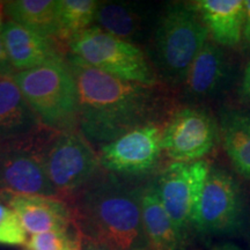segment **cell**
<instances>
[{"label": "cell", "mask_w": 250, "mask_h": 250, "mask_svg": "<svg viewBox=\"0 0 250 250\" xmlns=\"http://www.w3.org/2000/svg\"><path fill=\"white\" fill-rule=\"evenodd\" d=\"M79 95V130L99 149L129 131L159 124L155 86L116 78L68 57Z\"/></svg>", "instance_id": "1"}, {"label": "cell", "mask_w": 250, "mask_h": 250, "mask_svg": "<svg viewBox=\"0 0 250 250\" xmlns=\"http://www.w3.org/2000/svg\"><path fill=\"white\" fill-rule=\"evenodd\" d=\"M143 187L108 171L98 174L68 203L74 227L83 237L118 250L149 247L143 226Z\"/></svg>", "instance_id": "2"}, {"label": "cell", "mask_w": 250, "mask_h": 250, "mask_svg": "<svg viewBox=\"0 0 250 250\" xmlns=\"http://www.w3.org/2000/svg\"><path fill=\"white\" fill-rule=\"evenodd\" d=\"M210 40L192 2H169L152 33V62L156 73L171 85H182L193 59Z\"/></svg>", "instance_id": "3"}, {"label": "cell", "mask_w": 250, "mask_h": 250, "mask_svg": "<svg viewBox=\"0 0 250 250\" xmlns=\"http://www.w3.org/2000/svg\"><path fill=\"white\" fill-rule=\"evenodd\" d=\"M13 77L44 129L57 133L79 129V95L68 59L15 72Z\"/></svg>", "instance_id": "4"}, {"label": "cell", "mask_w": 250, "mask_h": 250, "mask_svg": "<svg viewBox=\"0 0 250 250\" xmlns=\"http://www.w3.org/2000/svg\"><path fill=\"white\" fill-rule=\"evenodd\" d=\"M70 56L120 79L156 86L158 73L139 45L92 27L68 42Z\"/></svg>", "instance_id": "5"}, {"label": "cell", "mask_w": 250, "mask_h": 250, "mask_svg": "<svg viewBox=\"0 0 250 250\" xmlns=\"http://www.w3.org/2000/svg\"><path fill=\"white\" fill-rule=\"evenodd\" d=\"M45 169L59 198H72L101 168L99 154L80 130L54 132L46 143Z\"/></svg>", "instance_id": "6"}, {"label": "cell", "mask_w": 250, "mask_h": 250, "mask_svg": "<svg viewBox=\"0 0 250 250\" xmlns=\"http://www.w3.org/2000/svg\"><path fill=\"white\" fill-rule=\"evenodd\" d=\"M0 144V196L39 195L59 197L45 169L44 153L51 136Z\"/></svg>", "instance_id": "7"}, {"label": "cell", "mask_w": 250, "mask_h": 250, "mask_svg": "<svg viewBox=\"0 0 250 250\" xmlns=\"http://www.w3.org/2000/svg\"><path fill=\"white\" fill-rule=\"evenodd\" d=\"M245 220L241 187L232 174L212 167L203 187L192 219V229L201 235L233 234Z\"/></svg>", "instance_id": "8"}, {"label": "cell", "mask_w": 250, "mask_h": 250, "mask_svg": "<svg viewBox=\"0 0 250 250\" xmlns=\"http://www.w3.org/2000/svg\"><path fill=\"white\" fill-rule=\"evenodd\" d=\"M210 169V164L204 159L171 162L154 182L162 205L186 240L192 229L193 213Z\"/></svg>", "instance_id": "9"}, {"label": "cell", "mask_w": 250, "mask_h": 250, "mask_svg": "<svg viewBox=\"0 0 250 250\" xmlns=\"http://www.w3.org/2000/svg\"><path fill=\"white\" fill-rule=\"evenodd\" d=\"M219 142L217 120L205 109L191 105L175 111L162 131V149L174 162L203 160Z\"/></svg>", "instance_id": "10"}, {"label": "cell", "mask_w": 250, "mask_h": 250, "mask_svg": "<svg viewBox=\"0 0 250 250\" xmlns=\"http://www.w3.org/2000/svg\"><path fill=\"white\" fill-rule=\"evenodd\" d=\"M159 124H148L126 132L100 148L101 168L118 176H139L154 169L164 153Z\"/></svg>", "instance_id": "11"}, {"label": "cell", "mask_w": 250, "mask_h": 250, "mask_svg": "<svg viewBox=\"0 0 250 250\" xmlns=\"http://www.w3.org/2000/svg\"><path fill=\"white\" fill-rule=\"evenodd\" d=\"M0 198L17 213L30 236L74 227L71 206L59 197L2 195Z\"/></svg>", "instance_id": "12"}, {"label": "cell", "mask_w": 250, "mask_h": 250, "mask_svg": "<svg viewBox=\"0 0 250 250\" xmlns=\"http://www.w3.org/2000/svg\"><path fill=\"white\" fill-rule=\"evenodd\" d=\"M1 35L15 72L33 70L64 58L59 43L11 20L4 21Z\"/></svg>", "instance_id": "13"}, {"label": "cell", "mask_w": 250, "mask_h": 250, "mask_svg": "<svg viewBox=\"0 0 250 250\" xmlns=\"http://www.w3.org/2000/svg\"><path fill=\"white\" fill-rule=\"evenodd\" d=\"M13 76L0 77V144L33 138L46 130Z\"/></svg>", "instance_id": "14"}, {"label": "cell", "mask_w": 250, "mask_h": 250, "mask_svg": "<svg viewBox=\"0 0 250 250\" xmlns=\"http://www.w3.org/2000/svg\"><path fill=\"white\" fill-rule=\"evenodd\" d=\"M228 79V61L221 46L208 40L193 59L182 83L184 96L193 102L211 99Z\"/></svg>", "instance_id": "15"}, {"label": "cell", "mask_w": 250, "mask_h": 250, "mask_svg": "<svg viewBox=\"0 0 250 250\" xmlns=\"http://www.w3.org/2000/svg\"><path fill=\"white\" fill-rule=\"evenodd\" d=\"M192 5L215 44L235 48L242 43L245 0H197L192 1Z\"/></svg>", "instance_id": "16"}, {"label": "cell", "mask_w": 250, "mask_h": 250, "mask_svg": "<svg viewBox=\"0 0 250 250\" xmlns=\"http://www.w3.org/2000/svg\"><path fill=\"white\" fill-rule=\"evenodd\" d=\"M148 12L132 1H99L94 27L129 43L139 45L145 39ZM140 46V45H139Z\"/></svg>", "instance_id": "17"}, {"label": "cell", "mask_w": 250, "mask_h": 250, "mask_svg": "<svg viewBox=\"0 0 250 250\" xmlns=\"http://www.w3.org/2000/svg\"><path fill=\"white\" fill-rule=\"evenodd\" d=\"M143 226L152 250H184L187 240L171 220L159 198L154 183L143 187Z\"/></svg>", "instance_id": "18"}, {"label": "cell", "mask_w": 250, "mask_h": 250, "mask_svg": "<svg viewBox=\"0 0 250 250\" xmlns=\"http://www.w3.org/2000/svg\"><path fill=\"white\" fill-rule=\"evenodd\" d=\"M218 124L221 144L233 167L250 181V111L224 109Z\"/></svg>", "instance_id": "19"}, {"label": "cell", "mask_w": 250, "mask_h": 250, "mask_svg": "<svg viewBox=\"0 0 250 250\" xmlns=\"http://www.w3.org/2000/svg\"><path fill=\"white\" fill-rule=\"evenodd\" d=\"M7 20L58 42L57 0H11L4 1Z\"/></svg>", "instance_id": "20"}, {"label": "cell", "mask_w": 250, "mask_h": 250, "mask_svg": "<svg viewBox=\"0 0 250 250\" xmlns=\"http://www.w3.org/2000/svg\"><path fill=\"white\" fill-rule=\"evenodd\" d=\"M99 1L96 0H57L58 42H68L94 26Z\"/></svg>", "instance_id": "21"}, {"label": "cell", "mask_w": 250, "mask_h": 250, "mask_svg": "<svg viewBox=\"0 0 250 250\" xmlns=\"http://www.w3.org/2000/svg\"><path fill=\"white\" fill-rule=\"evenodd\" d=\"M83 236L76 227L28 237L27 250H81Z\"/></svg>", "instance_id": "22"}, {"label": "cell", "mask_w": 250, "mask_h": 250, "mask_svg": "<svg viewBox=\"0 0 250 250\" xmlns=\"http://www.w3.org/2000/svg\"><path fill=\"white\" fill-rule=\"evenodd\" d=\"M28 234L17 213L0 201V245L26 246Z\"/></svg>", "instance_id": "23"}, {"label": "cell", "mask_w": 250, "mask_h": 250, "mask_svg": "<svg viewBox=\"0 0 250 250\" xmlns=\"http://www.w3.org/2000/svg\"><path fill=\"white\" fill-rule=\"evenodd\" d=\"M15 73L11 61H9L8 54L6 51L4 39L1 35V28H0V77L2 76H13Z\"/></svg>", "instance_id": "24"}, {"label": "cell", "mask_w": 250, "mask_h": 250, "mask_svg": "<svg viewBox=\"0 0 250 250\" xmlns=\"http://www.w3.org/2000/svg\"><path fill=\"white\" fill-rule=\"evenodd\" d=\"M241 44L246 51H250V0H245V26Z\"/></svg>", "instance_id": "25"}, {"label": "cell", "mask_w": 250, "mask_h": 250, "mask_svg": "<svg viewBox=\"0 0 250 250\" xmlns=\"http://www.w3.org/2000/svg\"><path fill=\"white\" fill-rule=\"evenodd\" d=\"M240 94H241V98L243 101L250 103V62L247 65L245 73H243Z\"/></svg>", "instance_id": "26"}, {"label": "cell", "mask_w": 250, "mask_h": 250, "mask_svg": "<svg viewBox=\"0 0 250 250\" xmlns=\"http://www.w3.org/2000/svg\"><path fill=\"white\" fill-rule=\"evenodd\" d=\"M81 250H118L114 247L105 245V243L94 241L92 239H87V237H83L81 241Z\"/></svg>", "instance_id": "27"}, {"label": "cell", "mask_w": 250, "mask_h": 250, "mask_svg": "<svg viewBox=\"0 0 250 250\" xmlns=\"http://www.w3.org/2000/svg\"><path fill=\"white\" fill-rule=\"evenodd\" d=\"M212 250H242V249L240 248L239 246L234 245V243L225 242V243H221V245H218L217 247H214Z\"/></svg>", "instance_id": "28"}, {"label": "cell", "mask_w": 250, "mask_h": 250, "mask_svg": "<svg viewBox=\"0 0 250 250\" xmlns=\"http://www.w3.org/2000/svg\"><path fill=\"white\" fill-rule=\"evenodd\" d=\"M4 1H0V28L2 27V23H4Z\"/></svg>", "instance_id": "29"}, {"label": "cell", "mask_w": 250, "mask_h": 250, "mask_svg": "<svg viewBox=\"0 0 250 250\" xmlns=\"http://www.w3.org/2000/svg\"><path fill=\"white\" fill-rule=\"evenodd\" d=\"M139 250H152L149 247H146V248H143V249H139Z\"/></svg>", "instance_id": "30"}]
</instances>
